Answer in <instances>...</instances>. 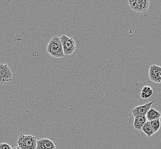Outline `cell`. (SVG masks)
<instances>
[{
  "label": "cell",
  "instance_id": "cell-8",
  "mask_svg": "<svg viewBox=\"0 0 161 149\" xmlns=\"http://www.w3.org/2000/svg\"><path fill=\"white\" fill-rule=\"evenodd\" d=\"M36 149H56L55 143L48 138H42L37 142Z\"/></svg>",
  "mask_w": 161,
  "mask_h": 149
},
{
  "label": "cell",
  "instance_id": "cell-6",
  "mask_svg": "<svg viewBox=\"0 0 161 149\" xmlns=\"http://www.w3.org/2000/svg\"><path fill=\"white\" fill-rule=\"evenodd\" d=\"M155 101H152L142 106H138L135 107L132 110V115L137 116H146L148 111L152 108V105L154 103Z\"/></svg>",
  "mask_w": 161,
  "mask_h": 149
},
{
  "label": "cell",
  "instance_id": "cell-14",
  "mask_svg": "<svg viewBox=\"0 0 161 149\" xmlns=\"http://www.w3.org/2000/svg\"><path fill=\"white\" fill-rule=\"evenodd\" d=\"M0 149H13L9 144L7 143H3L0 144Z\"/></svg>",
  "mask_w": 161,
  "mask_h": 149
},
{
  "label": "cell",
  "instance_id": "cell-13",
  "mask_svg": "<svg viewBox=\"0 0 161 149\" xmlns=\"http://www.w3.org/2000/svg\"><path fill=\"white\" fill-rule=\"evenodd\" d=\"M150 123L152 126L153 129L155 133L158 132L161 127V119L150 121Z\"/></svg>",
  "mask_w": 161,
  "mask_h": 149
},
{
  "label": "cell",
  "instance_id": "cell-1",
  "mask_svg": "<svg viewBox=\"0 0 161 149\" xmlns=\"http://www.w3.org/2000/svg\"><path fill=\"white\" fill-rule=\"evenodd\" d=\"M47 52L55 58H62L64 57V52L59 37L54 36L49 41L47 47Z\"/></svg>",
  "mask_w": 161,
  "mask_h": 149
},
{
  "label": "cell",
  "instance_id": "cell-15",
  "mask_svg": "<svg viewBox=\"0 0 161 149\" xmlns=\"http://www.w3.org/2000/svg\"><path fill=\"white\" fill-rule=\"evenodd\" d=\"M13 149H21L20 148H19V147L18 146V147H14L13 148Z\"/></svg>",
  "mask_w": 161,
  "mask_h": 149
},
{
  "label": "cell",
  "instance_id": "cell-9",
  "mask_svg": "<svg viewBox=\"0 0 161 149\" xmlns=\"http://www.w3.org/2000/svg\"><path fill=\"white\" fill-rule=\"evenodd\" d=\"M146 116H137L134 117L133 126L134 129L138 131L142 130V127L147 122Z\"/></svg>",
  "mask_w": 161,
  "mask_h": 149
},
{
  "label": "cell",
  "instance_id": "cell-7",
  "mask_svg": "<svg viewBox=\"0 0 161 149\" xmlns=\"http://www.w3.org/2000/svg\"><path fill=\"white\" fill-rule=\"evenodd\" d=\"M148 76L151 81L155 83H161V67L152 65L149 69Z\"/></svg>",
  "mask_w": 161,
  "mask_h": 149
},
{
  "label": "cell",
  "instance_id": "cell-4",
  "mask_svg": "<svg viewBox=\"0 0 161 149\" xmlns=\"http://www.w3.org/2000/svg\"><path fill=\"white\" fill-rule=\"evenodd\" d=\"M129 5L132 10L138 13H146L150 5L149 0L129 1Z\"/></svg>",
  "mask_w": 161,
  "mask_h": 149
},
{
  "label": "cell",
  "instance_id": "cell-12",
  "mask_svg": "<svg viewBox=\"0 0 161 149\" xmlns=\"http://www.w3.org/2000/svg\"><path fill=\"white\" fill-rule=\"evenodd\" d=\"M153 94V91L151 87L149 86H145L142 88L141 97L142 99H148L149 97H152Z\"/></svg>",
  "mask_w": 161,
  "mask_h": 149
},
{
  "label": "cell",
  "instance_id": "cell-10",
  "mask_svg": "<svg viewBox=\"0 0 161 149\" xmlns=\"http://www.w3.org/2000/svg\"><path fill=\"white\" fill-rule=\"evenodd\" d=\"M161 113L158 111L155 110L153 108H151V109L148 111V113L146 115V118L148 121L156 120L161 119Z\"/></svg>",
  "mask_w": 161,
  "mask_h": 149
},
{
  "label": "cell",
  "instance_id": "cell-2",
  "mask_svg": "<svg viewBox=\"0 0 161 149\" xmlns=\"http://www.w3.org/2000/svg\"><path fill=\"white\" fill-rule=\"evenodd\" d=\"M37 142L36 136L21 134L18 138L17 144L21 149H36Z\"/></svg>",
  "mask_w": 161,
  "mask_h": 149
},
{
  "label": "cell",
  "instance_id": "cell-11",
  "mask_svg": "<svg viewBox=\"0 0 161 149\" xmlns=\"http://www.w3.org/2000/svg\"><path fill=\"white\" fill-rule=\"evenodd\" d=\"M142 131L147 136H148V138L151 137L155 133L154 130L153 129L149 121H147L144 124V126L142 127Z\"/></svg>",
  "mask_w": 161,
  "mask_h": 149
},
{
  "label": "cell",
  "instance_id": "cell-5",
  "mask_svg": "<svg viewBox=\"0 0 161 149\" xmlns=\"http://www.w3.org/2000/svg\"><path fill=\"white\" fill-rule=\"evenodd\" d=\"M13 72L7 64L0 63V84L13 80Z\"/></svg>",
  "mask_w": 161,
  "mask_h": 149
},
{
  "label": "cell",
  "instance_id": "cell-3",
  "mask_svg": "<svg viewBox=\"0 0 161 149\" xmlns=\"http://www.w3.org/2000/svg\"><path fill=\"white\" fill-rule=\"evenodd\" d=\"M60 38L65 56L72 55L76 49V44L74 39L64 35H62Z\"/></svg>",
  "mask_w": 161,
  "mask_h": 149
}]
</instances>
